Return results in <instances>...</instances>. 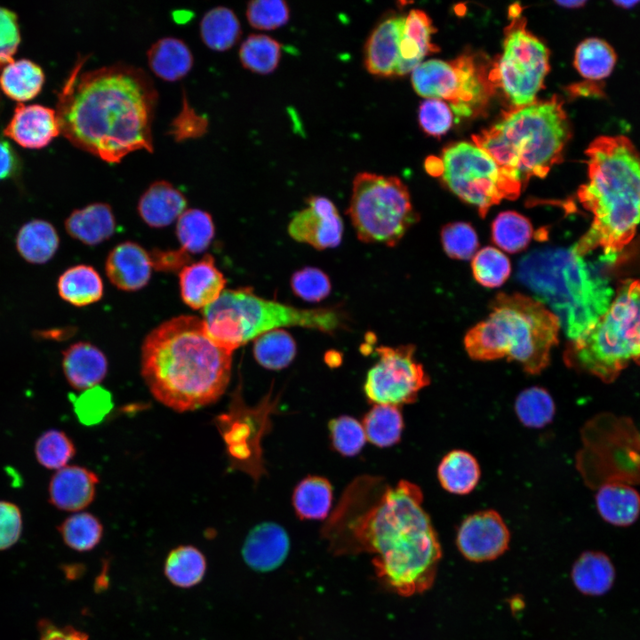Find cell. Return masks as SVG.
<instances>
[{"instance_id":"56","label":"cell","mask_w":640,"mask_h":640,"mask_svg":"<svg viewBox=\"0 0 640 640\" xmlns=\"http://www.w3.org/2000/svg\"><path fill=\"white\" fill-rule=\"evenodd\" d=\"M152 266L158 271L174 272L181 270L190 261L189 253L182 249H154L150 253Z\"/></svg>"},{"instance_id":"25","label":"cell","mask_w":640,"mask_h":640,"mask_svg":"<svg viewBox=\"0 0 640 640\" xmlns=\"http://www.w3.org/2000/svg\"><path fill=\"white\" fill-rule=\"evenodd\" d=\"M434 32L432 20L426 12L419 9H412L408 12L400 43L397 76L412 71L422 63L428 54L438 51L431 42Z\"/></svg>"},{"instance_id":"15","label":"cell","mask_w":640,"mask_h":640,"mask_svg":"<svg viewBox=\"0 0 640 640\" xmlns=\"http://www.w3.org/2000/svg\"><path fill=\"white\" fill-rule=\"evenodd\" d=\"M509 541V530L501 516L493 509L467 516L456 536V545L461 555L476 563L498 558L507 551Z\"/></svg>"},{"instance_id":"7","label":"cell","mask_w":640,"mask_h":640,"mask_svg":"<svg viewBox=\"0 0 640 640\" xmlns=\"http://www.w3.org/2000/svg\"><path fill=\"white\" fill-rule=\"evenodd\" d=\"M491 309L488 317L466 334L468 355L477 361L507 357L530 374L546 369L558 342V317L541 301L521 293H499Z\"/></svg>"},{"instance_id":"6","label":"cell","mask_w":640,"mask_h":640,"mask_svg":"<svg viewBox=\"0 0 640 640\" xmlns=\"http://www.w3.org/2000/svg\"><path fill=\"white\" fill-rule=\"evenodd\" d=\"M571 136L572 127L563 101L553 96L505 112L499 122L472 139L524 187L532 177H546L562 161Z\"/></svg>"},{"instance_id":"33","label":"cell","mask_w":640,"mask_h":640,"mask_svg":"<svg viewBox=\"0 0 640 640\" xmlns=\"http://www.w3.org/2000/svg\"><path fill=\"white\" fill-rule=\"evenodd\" d=\"M44 83L43 69L28 60H13L3 68L0 86L3 92L17 101L35 98Z\"/></svg>"},{"instance_id":"46","label":"cell","mask_w":640,"mask_h":640,"mask_svg":"<svg viewBox=\"0 0 640 640\" xmlns=\"http://www.w3.org/2000/svg\"><path fill=\"white\" fill-rule=\"evenodd\" d=\"M472 272L475 279L485 287H499L511 273L508 258L499 249L486 246L473 257Z\"/></svg>"},{"instance_id":"35","label":"cell","mask_w":640,"mask_h":640,"mask_svg":"<svg viewBox=\"0 0 640 640\" xmlns=\"http://www.w3.org/2000/svg\"><path fill=\"white\" fill-rule=\"evenodd\" d=\"M206 559L196 547L190 545L173 548L164 562V575L174 586L189 588L200 583L206 572Z\"/></svg>"},{"instance_id":"37","label":"cell","mask_w":640,"mask_h":640,"mask_svg":"<svg viewBox=\"0 0 640 640\" xmlns=\"http://www.w3.org/2000/svg\"><path fill=\"white\" fill-rule=\"evenodd\" d=\"M332 488L321 476H308L299 483L292 495V504L300 519H324L331 508Z\"/></svg>"},{"instance_id":"34","label":"cell","mask_w":640,"mask_h":640,"mask_svg":"<svg viewBox=\"0 0 640 640\" xmlns=\"http://www.w3.org/2000/svg\"><path fill=\"white\" fill-rule=\"evenodd\" d=\"M200 36L209 49L227 51L239 40L241 25L231 9L218 6L208 11L202 18Z\"/></svg>"},{"instance_id":"50","label":"cell","mask_w":640,"mask_h":640,"mask_svg":"<svg viewBox=\"0 0 640 640\" xmlns=\"http://www.w3.org/2000/svg\"><path fill=\"white\" fill-rule=\"evenodd\" d=\"M246 18L255 28L272 30L288 22L290 9L282 0H254L247 4Z\"/></svg>"},{"instance_id":"52","label":"cell","mask_w":640,"mask_h":640,"mask_svg":"<svg viewBox=\"0 0 640 640\" xmlns=\"http://www.w3.org/2000/svg\"><path fill=\"white\" fill-rule=\"evenodd\" d=\"M419 121L425 132L432 136H441L451 128L453 113L446 102L428 99L420 106Z\"/></svg>"},{"instance_id":"54","label":"cell","mask_w":640,"mask_h":640,"mask_svg":"<svg viewBox=\"0 0 640 640\" xmlns=\"http://www.w3.org/2000/svg\"><path fill=\"white\" fill-rule=\"evenodd\" d=\"M22 532V516L20 508L10 501L0 500V550L13 546Z\"/></svg>"},{"instance_id":"47","label":"cell","mask_w":640,"mask_h":640,"mask_svg":"<svg viewBox=\"0 0 640 640\" xmlns=\"http://www.w3.org/2000/svg\"><path fill=\"white\" fill-rule=\"evenodd\" d=\"M69 398L79 421L87 426L100 423L113 407L110 393L98 385Z\"/></svg>"},{"instance_id":"49","label":"cell","mask_w":640,"mask_h":640,"mask_svg":"<svg viewBox=\"0 0 640 640\" xmlns=\"http://www.w3.org/2000/svg\"><path fill=\"white\" fill-rule=\"evenodd\" d=\"M332 445L344 456L356 455L365 444L363 425L350 416H340L329 422Z\"/></svg>"},{"instance_id":"57","label":"cell","mask_w":640,"mask_h":640,"mask_svg":"<svg viewBox=\"0 0 640 640\" xmlns=\"http://www.w3.org/2000/svg\"><path fill=\"white\" fill-rule=\"evenodd\" d=\"M39 628L40 640H88L84 632L69 626L58 627L47 620H42Z\"/></svg>"},{"instance_id":"22","label":"cell","mask_w":640,"mask_h":640,"mask_svg":"<svg viewBox=\"0 0 640 640\" xmlns=\"http://www.w3.org/2000/svg\"><path fill=\"white\" fill-rule=\"evenodd\" d=\"M289 548L290 540L285 530L276 523L265 522L250 531L242 555L252 569L268 572L284 561Z\"/></svg>"},{"instance_id":"16","label":"cell","mask_w":640,"mask_h":640,"mask_svg":"<svg viewBox=\"0 0 640 640\" xmlns=\"http://www.w3.org/2000/svg\"><path fill=\"white\" fill-rule=\"evenodd\" d=\"M307 204L290 221L289 235L317 250L338 246L342 238L343 222L334 204L326 197L313 196L308 198Z\"/></svg>"},{"instance_id":"23","label":"cell","mask_w":640,"mask_h":640,"mask_svg":"<svg viewBox=\"0 0 640 640\" xmlns=\"http://www.w3.org/2000/svg\"><path fill=\"white\" fill-rule=\"evenodd\" d=\"M61 364L68 382L78 390L97 386L108 372V360L103 352L84 341L74 343L65 349Z\"/></svg>"},{"instance_id":"38","label":"cell","mask_w":640,"mask_h":640,"mask_svg":"<svg viewBox=\"0 0 640 640\" xmlns=\"http://www.w3.org/2000/svg\"><path fill=\"white\" fill-rule=\"evenodd\" d=\"M363 427L368 441L379 447H388L399 442L404 420L398 406L375 404L365 414Z\"/></svg>"},{"instance_id":"59","label":"cell","mask_w":640,"mask_h":640,"mask_svg":"<svg viewBox=\"0 0 640 640\" xmlns=\"http://www.w3.org/2000/svg\"><path fill=\"white\" fill-rule=\"evenodd\" d=\"M556 4L565 8H578L583 6L585 1H556Z\"/></svg>"},{"instance_id":"53","label":"cell","mask_w":640,"mask_h":640,"mask_svg":"<svg viewBox=\"0 0 640 640\" xmlns=\"http://www.w3.org/2000/svg\"><path fill=\"white\" fill-rule=\"evenodd\" d=\"M20 42V35L16 14L0 7V67L13 61L12 56Z\"/></svg>"},{"instance_id":"43","label":"cell","mask_w":640,"mask_h":640,"mask_svg":"<svg viewBox=\"0 0 640 640\" xmlns=\"http://www.w3.org/2000/svg\"><path fill=\"white\" fill-rule=\"evenodd\" d=\"M515 412L524 426L540 428L552 421L556 405L547 389L531 387L521 391L516 396Z\"/></svg>"},{"instance_id":"1","label":"cell","mask_w":640,"mask_h":640,"mask_svg":"<svg viewBox=\"0 0 640 640\" xmlns=\"http://www.w3.org/2000/svg\"><path fill=\"white\" fill-rule=\"evenodd\" d=\"M81 66L58 94L60 133L109 164L136 150L152 152L157 92L148 74L126 64L80 73Z\"/></svg>"},{"instance_id":"29","label":"cell","mask_w":640,"mask_h":640,"mask_svg":"<svg viewBox=\"0 0 640 640\" xmlns=\"http://www.w3.org/2000/svg\"><path fill=\"white\" fill-rule=\"evenodd\" d=\"M571 575L579 591L588 596H601L612 588L615 569L605 554L587 551L575 561Z\"/></svg>"},{"instance_id":"19","label":"cell","mask_w":640,"mask_h":640,"mask_svg":"<svg viewBox=\"0 0 640 640\" xmlns=\"http://www.w3.org/2000/svg\"><path fill=\"white\" fill-rule=\"evenodd\" d=\"M152 261L139 244L125 241L116 245L106 260V274L113 285L134 292L146 286L151 277Z\"/></svg>"},{"instance_id":"30","label":"cell","mask_w":640,"mask_h":640,"mask_svg":"<svg viewBox=\"0 0 640 640\" xmlns=\"http://www.w3.org/2000/svg\"><path fill=\"white\" fill-rule=\"evenodd\" d=\"M58 293L76 307L99 301L103 295V282L94 268L79 264L66 269L58 278Z\"/></svg>"},{"instance_id":"42","label":"cell","mask_w":640,"mask_h":640,"mask_svg":"<svg viewBox=\"0 0 640 640\" xmlns=\"http://www.w3.org/2000/svg\"><path fill=\"white\" fill-rule=\"evenodd\" d=\"M282 56V47L276 39L261 34L249 36L241 44L239 59L248 70L267 75L278 66Z\"/></svg>"},{"instance_id":"21","label":"cell","mask_w":640,"mask_h":640,"mask_svg":"<svg viewBox=\"0 0 640 640\" xmlns=\"http://www.w3.org/2000/svg\"><path fill=\"white\" fill-rule=\"evenodd\" d=\"M180 296L193 309H204L224 291L226 278L216 267L212 255L185 266L179 274Z\"/></svg>"},{"instance_id":"36","label":"cell","mask_w":640,"mask_h":640,"mask_svg":"<svg viewBox=\"0 0 640 640\" xmlns=\"http://www.w3.org/2000/svg\"><path fill=\"white\" fill-rule=\"evenodd\" d=\"M616 61L617 54L605 40L588 37L577 46L573 64L582 77L600 81L609 76Z\"/></svg>"},{"instance_id":"13","label":"cell","mask_w":640,"mask_h":640,"mask_svg":"<svg viewBox=\"0 0 640 640\" xmlns=\"http://www.w3.org/2000/svg\"><path fill=\"white\" fill-rule=\"evenodd\" d=\"M412 83L419 95L449 103L459 117L482 111L494 91L489 72L470 54L424 61L412 70Z\"/></svg>"},{"instance_id":"31","label":"cell","mask_w":640,"mask_h":640,"mask_svg":"<svg viewBox=\"0 0 640 640\" xmlns=\"http://www.w3.org/2000/svg\"><path fill=\"white\" fill-rule=\"evenodd\" d=\"M481 476L476 459L468 452L452 450L441 460L437 467V478L447 492L465 495L477 485Z\"/></svg>"},{"instance_id":"28","label":"cell","mask_w":640,"mask_h":640,"mask_svg":"<svg viewBox=\"0 0 640 640\" xmlns=\"http://www.w3.org/2000/svg\"><path fill=\"white\" fill-rule=\"evenodd\" d=\"M597 510L602 518L616 526H628L640 515V494L622 484H606L596 495Z\"/></svg>"},{"instance_id":"51","label":"cell","mask_w":640,"mask_h":640,"mask_svg":"<svg viewBox=\"0 0 640 640\" xmlns=\"http://www.w3.org/2000/svg\"><path fill=\"white\" fill-rule=\"evenodd\" d=\"M294 294L300 299L317 302L326 298L331 292L329 277L321 269L307 267L296 271L291 278Z\"/></svg>"},{"instance_id":"55","label":"cell","mask_w":640,"mask_h":640,"mask_svg":"<svg viewBox=\"0 0 640 640\" xmlns=\"http://www.w3.org/2000/svg\"><path fill=\"white\" fill-rule=\"evenodd\" d=\"M206 127L207 121L186 105L172 124V134L179 140L194 138L204 133Z\"/></svg>"},{"instance_id":"44","label":"cell","mask_w":640,"mask_h":640,"mask_svg":"<svg viewBox=\"0 0 640 640\" xmlns=\"http://www.w3.org/2000/svg\"><path fill=\"white\" fill-rule=\"evenodd\" d=\"M58 530L65 544L80 552L94 548L103 535L101 523L87 512L69 516L59 525Z\"/></svg>"},{"instance_id":"40","label":"cell","mask_w":640,"mask_h":640,"mask_svg":"<svg viewBox=\"0 0 640 640\" xmlns=\"http://www.w3.org/2000/svg\"><path fill=\"white\" fill-rule=\"evenodd\" d=\"M253 356L261 366L281 370L289 365L296 355V343L289 332L276 329L254 340Z\"/></svg>"},{"instance_id":"26","label":"cell","mask_w":640,"mask_h":640,"mask_svg":"<svg viewBox=\"0 0 640 640\" xmlns=\"http://www.w3.org/2000/svg\"><path fill=\"white\" fill-rule=\"evenodd\" d=\"M116 219L110 205L93 203L73 211L65 220L67 232L87 245H95L111 237Z\"/></svg>"},{"instance_id":"18","label":"cell","mask_w":640,"mask_h":640,"mask_svg":"<svg viewBox=\"0 0 640 640\" xmlns=\"http://www.w3.org/2000/svg\"><path fill=\"white\" fill-rule=\"evenodd\" d=\"M4 133L26 148H42L60 133L56 112L44 106L18 104Z\"/></svg>"},{"instance_id":"12","label":"cell","mask_w":640,"mask_h":640,"mask_svg":"<svg viewBox=\"0 0 640 640\" xmlns=\"http://www.w3.org/2000/svg\"><path fill=\"white\" fill-rule=\"evenodd\" d=\"M511 21L505 29L503 51L489 71L493 88H500L514 108L535 101L549 70V52L526 28L519 4L509 8Z\"/></svg>"},{"instance_id":"20","label":"cell","mask_w":640,"mask_h":640,"mask_svg":"<svg viewBox=\"0 0 640 640\" xmlns=\"http://www.w3.org/2000/svg\"><path fill=\"white\" fill-rule=\"evenodd\" d=\"M98 476L86 468L66 466L57 470L49 483V501L70 512L82 510L94 500Z\"/></svg>"},{"instance_id":"41","label":"cell","mask_w":640,"mask_h":640,"mask_svg":"<svg viewBox=\"0 0 640 640\" xmlns=\"http://www.w3.org/2000/svg\"><path fill=\"white\" fill-rule=\"evenodd\" d=\"M532 236L533 228L530 220L516 212H500L492 224V241L510 253L524 250Z\"/></svg>"},{"instance_id":"8","label":"cell","mask_w":640,"mask_h":640,"mask_svg":"<svg viewBox=\"0 0 640 640\" xmlns=\"http://www.w3.org/2000/svg\"><path fill=\"white\" fill-rule=\"evenodd\" d=\"M211 338L229 352L260 335L286 326L332 332L341 327V314L334 309H302L268 300L249 288L224 290L202 310Z\"/></svg>"},{"instance_id":"39","label":"cell","mask_w":640,"mask_h":640,"mask_svg":"<svg viewBox=\"0 0 640 640\" xmlns=\"http://www.w3.org/2000/svg\"><path fill=\"white\" fill-rule=\"evenodd\" d=\"M215 234L212 216L200 209H188L179 217L176 236L181 249L199 253L208 248Z\"/></svg>"},{"instance_id":"24","label":"cell","mask_w":640,"mask_h":640,"mask_svg":"<svg viewBox=\"0 0 640 640\" xmlns=\"http://www.w3.org/2000/svg\"><path fill=\"white\" fill-rule=\"evenodd\" d=\"M185 196L166 180H157L148 186L140 197L138 212L151 228L169 226L185 212Z\"/></svg>"},{"instance_id":"32","label":"cell","mask_w":640,"mask_h":640,"mask_svg":"<svg viewBox=\"0 0 640 640\" xmlns=\"http://www.w3.org/2000/svg\"><path fill=\"white\" fill-rule=\"evenodd\" d=\"M60 244L59 235L49 221L32 220L18 231L15 245L20 255L32 264H44L56 253Z\"/></svg>"},{"instance_id":"17","label":"cell","mask_w":640,"mask_h":640,"mask_svg":"<svg viewBox=\"0 0 640 640\" xmlns=\"http://www.w3.org/2000/svg\"><path fill=\"white\" fill-rule=\"evenodd\" d=\"M404 16L389 15L372 30L364 48L366 70L379 77L397 76Z\"/></svg>"},{"instance_id":"9","label":"cell","mask_w":640,"mask_h":640,"mask_svg":"<svg viewBox=\"0 0 640 640\" xmlns=\"http://www.w3.org/2000/svg\"><path fill=\"white\" fill-rule=\"evenodd\" d=\"M566 364L613 381L630 363L640 364V281L621 282L606 313L584 336L571 340Z\"/></svg>"},{"instance_id":"48","label":"cell","mask_w":640,"mask_h":640,"mask_svg":"<svg viewBox=\"0 0 640 640\" xmlns=\"http://www.w3.org/2000/svg\"><path fill=\"white\" fill-rule=\"evenodd\" d=\"M441 240L447 255L457 260L474 257L479 244L474 228L461 221L446 224L442 228Z\"/></svg>"},{"instance_id":"14","label":"cell","mask_w":640,"mask_h":640,"mask_svg":"<svg viewBox=\"0 0 640 640\" xmlns=\"http://www.w3.org/2000/svg\"><path fill=\"white\" fill-rule=\"evenodd\" d=\"M377 363L368 371L364 393L375 404L402 405L414 403L430 378L414 357L413 345L376 348Z\"/></svg>"},{"instance_id":"4","label":"cell","mask_w":640,"mask_h":640,"mask_svg":"<svg viewBox=\"0 0 640 640\" xmlns=\"http://www.w3.org/2000/svg\"><path fill=\"white\" fill-rule=\"evenodd\" d=\"M588 181L578 189L594 218L572 247L585 257L596 247L615 256L635 236L640 223V153L623 135H602L587 148Z\"/></svg>"},{"instance_id":"45","label":"cell","mask_w":640,"mask_h":640,"mask_svg":"<svg viewBox=\"0 0 640 640\" xmlns=\"http://www.w3.org/2000/svg\"><path fill=\"white\" fill-rule=\"evenodd\" d=\"M35 454L40 465L47 469H60L75 456L76 448L65 432L49 429L44 432L35 444Z\"/></svg>"},{"instance_id":"2","label":"cell","mask_w":640,"mask_h":640,"mask_svg":"<svg viewBox=\"0 0 640 640\" xmlns=\"http://www.w3.org/2000/svg\"><path fill=\"white\" fill-rule=\"evenodd\" d=\"M420 488L407 480L386 486L348 520L342 532L358 551L373 554L377 576L403 596L421 594L436 579L442 548Z\"/></svg>"},{"instance_id":"58","label":"cell","mask_w":640,"mask_h":640,"mask_svg":"<svg viewBox=\"0 0 640 640\" xmlns=\"http://www.w3.org/2000/svg\"><path fill=\"white\" fill-rule=\"evenodd\" d=\"M20 170V160L12 147L0 139V180L15 177Z\"/></svg>"},{"instance_id":"5","label":"cell","mask_w":640,"mask_h":640,"mask_svg":"<svg viewBox=\"0 0 640 640\" xmlns=\"http://www.w3.org/2000/svg\"><path fill=\"white\" fill-rule=\"evenodd\" d=\"M517 276L548 305L571 340L588 333L613 300L607 279L573 247L530 252L520 260Z\"/></svg>"},{"instance_id":"3","label":"cell","mask_w":640,"mask_h":640,"mask_svg":"<svg viewBox=\"0 0 640 640\" xmlns=\"http://www.w3.org/2000/svg\"><path fill=\"white\" fill-rule=\"evenodd\" d=\"M232 353L209 335L203 319L179 316L153 329L141 347V375L153 396L179 412L215 403L231 376Z\"/></svg>"},{"instance_id":"10","label":"cell","mask_w":640,"mask_h":640,"mask_svg":"<svg viewBox=\"0 0 640 640\" xmlns=\"http://www.w3.org/2000/svg\"><path fill=\"white\" fill-rule=\"evenodd\" d=\"M348 214L359 240L396 245L418 220L409 190L397 177L359 172L353 180Z\"/></svg>"},{"instance_id":"27","label":"cell","mask_w":640,"mask_h":640,"mask_svg":"<svg viewBox=\"0 0 640 640\" xmlns=\"http://www.w3.org/2000/svg\"><path fill=\"white\" fill-rule=\"evenodd\" d=\"M148 66L159 78L174 82L186 76L193 67V55L182 40L166 36L155 42L147 52Z\"/></svg>"},{"instance_id":"11","label":"cell","mask_w":640,"mask_h":640,"mask_svg":"<svg viewBox=\"0 0 640 640\" xmlns=\"http://www.w3.org/2000/svg\"><path fill=\"white\" fill-rule=\"evenodd\" d=\"M439 160L437 177L460 199L475 206L483 218L501 200L518 197L524 188L475 143L450 145Z\"/></svg>"}]
</instances>
